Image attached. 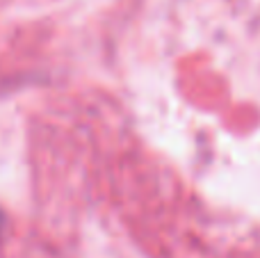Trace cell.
<instances>
[{"label": "cell", "instance_id": "6da1fadb", "mask_svg": "<svg viewBox=\"0 0 260 258\" xmlns=\"http://www.w3.org/2000/svg\"><path fill=\"white\" fill-rule=\"evenodd\" d=\"M0 231H3V215H0Z\"/></svg>", "mask_w": 260, "mask_h": 258}]
</instances>
